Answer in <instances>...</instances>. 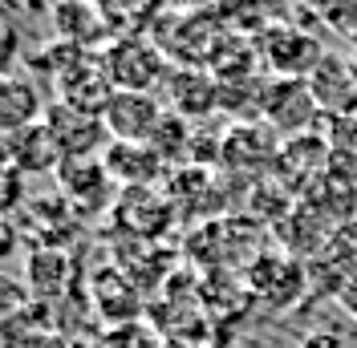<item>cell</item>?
<instances>
[{"label": "cell", "mask_w": 357, "mask_h": 348, "mask_svg": "<svg viewBox=\"0 0 357 348\" xmlns=\"http://www.w3.org/2000/svg\"><path fill=\"white\" fill-rule=\"evenodd\" d=\"M98 65L110 77L114 89H134V93H155V86L167 77V53L146 37H114Z\"/></svg>", "instance_id": "obj_1"}, {"label": "cell", "mask_w": 357, "mask_h": 348, "mask_svg": "<svg viewBox=\"0 0 357 348\" xmlns=\"http://www.w3.org/2000/svg\"><path fill=\"white\" fill-rule=\"evenodd\" d=\"M45 126L57 138V146H61L66 158H93L98 142L110 138L106 126H102V118H93L86 109H73L66 102H53V106L45 109Z\"/></svg>", "instance_id": "obj_5"}, {"label": "cell", "mask_w": 357, "mask_h": 348, "mask_svg": "<svg viewBox=\"0 0 357 348\" xmlns=\"http://www.w3.org/2000/svg\"><path fill=\"white\" fill-rule=\"evenodd\" d=\"M49 17H53V24H57L61 45H73V49L98 41V37L106 33V21H102L98 0H53Z\"/></svg>", "instance_id": "obj_10"}, {"label": "cell", "mask_w": 357, "mask_h": 348, "mask_svg": "<svg viewBox=\"0 0 357 348\" xmlns=\"http://www.w3.org/2000/svg\"><path fill=\"white\" fill-rule=\"evenodd\" d=\"M260 49H264V61L272 65L276 77H301V73H312L317 61H321V49L312 45V37H305L301 29L280 24V21L264 29Z\"/></svg>", "instance_id": "obj_4"}, {"label": "cell", "mask_w": 357, "mask_h": 348, "mask_svg": "<svg viewBox=\"0 0 357 348\" xmlns=\"http://www.w3.org/2000/svg\"><path fill=\"white\" fill-rule=\"evenodd\" d=\"M167 118V106L155 93H134V89H114V97L102 109V126L110 142H151Z\"/></svg>", "instance_id": "obj_2"}, {"label": "cell", "mask_w": 357, "mask_h": 348, "mask_svg": "<svg viewBox=\"0 0 357 348\" xmlns=\"http://www.w3.org/2000/svg\"><path fill=\"white\" fill-rule=\"evenodd\" d=\"M305 4H312V8H341V0H305Z\"/></svg>", "instance_id": "obj_19"}, {"label": "cell", "mask_w": 357, "mask_h": 348, "mask_svg": "<svg viewBox=\"0 0 357 348\" xmlns=\"http://www.w3.org/2000/svg\"><path fill=\"white\" fill-rule=\"evenodd\" d=\"M45 109L49 106H41V93L29 77H17V73L0 77V134L4 138L45 122Z\"/></svg>", "instance_id": "obj_9"}, {"label": "cell", "mask_w": 357, "mask_h": 348, "mask_svg": "<svg viewBox=\"0 0 357 348\" xmlns=\"http://www.w3.org/2000/svg\"><path fill=\"white\" fill-rule=\"evenodd\" d=\"M102 166L110 178H118L122 187H151L158 174H162V154L151 146V142H110L106 154H102Z\"/></svg>", "instance_id": "obj_7"}, {"label": "cell", "mask_w": 357, "mask_h": 348, "mask_svg": "<svg viewBox=\"0 0 357 348\" xmlns=\"http://www.w3.org/2000/svg\"><path fill=\"white\" fill-rule=\"evenodd\" d=\"M49 8H53V0H0V21H8V24L21 29V21L45 17Z\"/></svg>", "instance_id": "obj_14"}, {"label": "cell", "mask_w": 357, "mask_h": 348, "mask_svg": "<svg viewBox=\"0 0 357 348\" xmlns=\"http://www.w3.org/2000/svg\"><path fill=\"white\" fill-rule=\"evenodd\" d=\"M260 109H264L272 130L292 134V138H305L309 126L317 122V113H321V106H317V97H312V89L305 77H276L264 89Z\"/></svg>", "instance_id": "obj_3"}, {"label": "cell", "mask_w": 357, "mask_h": 348, "mask_svg": "<svg viewBox=\"0 0 357 348\" xmlns=\"http://www.w3.org/2000/svg\"><path fill=\"white\" fill-rule=\"evenodd\" d=\"M8 146H13V166H17V171H53V166L66 162V154H61L57 138L49 134L45 122H37V126H29V130H21V134H13Z\"/></svg>", "instance_id": "obj_11"}, {"label": "cell", "mask_w": 357, "mask_h": 348, "mask_svg": "<svg viewBox=\"0 0 357 348\" xmlns=\"http://www.w3.org/2000/svg\"><path fill=\"white\" fill-rule=\"evenodd\" d=\"M329 260L337 263V271L341 276H349V271H357V215L345 219V223H337L333 239H329Z\"/></svg>", "instance_id": "obj_13"}, {"label": "cell", "mask_w": 357, "mask_h": 348, "mask_svg": "<svg viewBox=\"0 0 357 348\" xmlns=\"http://www.w3.org/2000/svg\"><path fill=\"white\" fill-rule=\"evenodd\" d=\"M244 4H264V0H244Z\"/></svg>", "instance_id": "obj_20"}, {"label": "cell", "mask_w": 357, "mask_h": 348, "mask_svg": "<svg viewBox=\"0 0 357 348\" xmlns=\"http://www.w3.org/2000/svg\"><path fill=\"white\" fill-rule=\"evenodd\" d=\"M220 102V86L207 69H167V109L178 118H195Z\"/></svg>", "instance_id": "obj_8"}, {"label": "cell", "mask_w": 357, "mask_h": 348, "mask_svg": "<svg viewBox=\"0 0 357 348\" xmlns=\"http://www.w3.org/2000/svg\"><path fill=\"white\" fill-rule=\"evenodd\" d=\"M260 267L252 271V287L264 296V300H276V304H292L301 283H305V271L296 260H256Z\"/></svg>", "instance_id": "obj_12"}, {"label": "cell", "mask_w": 357, "mask_h": 348, "mask_svg": "<svg viewBox=\"0 0 357 348\" xmlns=\"http://www.w3.org/2000/svg\"><path fill=\"white\" fill-rule=\"evenodd\" d=\"M296 348H349V336L341 328H309L301 332Z\"/></svg>", "instance_id": "obj_16"}, {"label": "cell", "mask_w": 357, "mask_h": 348, "mask_svg": "<svg viewBox=\"0 0 357 348\" xmlns=\"http://www.w3.org/2000/svg\"><path fill=\"white\" fill-rule=\"evenodd\" d=\"M17 57H21V29L0 21V77L17 65Z\"/></svg>", "instance_id": "obj_15"}, {"label": "cell", "mask_w": 357, "mask_h": 348, "mask_svg": "<svg viewBox=\"0 0 357 348\" xmlns=\"http://www.w3.org/2000/svg\"><path fill=\"white\" fill-rule=\"evenodd\" d=\"M333 300H337V308L357 324V271H349V276L341 280V287L333 292Z\"/></svg>", "instance_id": "obj_17"}, {"label": "cell", "mask_w": 357, "mask_h": 348, "mask_svg": "<svg viewBox=\"0 0 357 348\" xmlns=\"http://www.w3.org/2000/svg\"><path fill=\"white\" fill-rule=\"evenodd\" d=\"M305 81H309L321 113H329V118L357 113V73L354 69H345V61H337V57H321L317 69H312Z\"/></svg>", "instance_id": "obj_6"}, {"label": "cell", "mask_w": 357, "mask_h": 348, "mask_svg": "<svg viewBox=\"0 0 357 348\" xmlns=\"http://www.w3.org/2000/svg\"><path fill=\"white\" fill-rule=\"evenodd\" d=\"M17 239H21V231H17V223H8V219H0V263L8 260L13 251H17Z\"/></svg>", "instance_id": "obj_18"}]
</instances>
